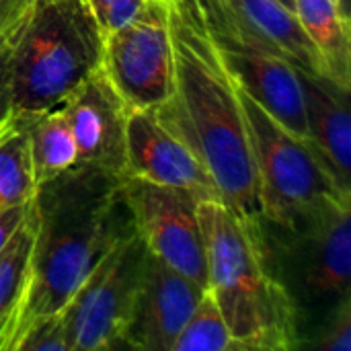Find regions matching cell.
<instances>
[{
  "label": "cell",
  "mask_w": 351,
  "mask_h": 351,
  "mask_svg": "<svg viewBox=\"0 0 351 351\" xmlns=\"http://www.w3.org/2000/svg\"><path fill=\"white\" fill-rule=\"evenodd\" d=\"M169 19L173 93L156 111L195 150L222 204L261 222L259 185L239 86L197 0H169Z\"/></svg>",
  "instance_id": "cell-1"
},
{
  "label": "cell",
  "mask_w": 351,
  "mask_h": 351,
  "mask_svg": "<svg viewBox=\"0 0 351 351\" xmlns=\"http://www.w3.org/2000/svg\"><path fill=\"white\" fill-rule=\"evenodd\" d=\"M33 202V282L21 333L29 323L62 313L99 259L134 226L121 175L99 167L76 165L39 183Z\"/></svg>",
  "instance_id": "cell-2"
},
{
  "label": "cell",
  "mask_w": 351,
  "mask_h": 351,
  "mask_svg": "<svg viewBox=\"0 0 351 351\" xmlns=\"http://www.w3.org/2000/svg\"><path fill=\"white\" fill-rule=\"evenodd\" d=\"M208 286L237 350L286 351L298 346V311L267 265L259 220L220 199L199 202Z\"/></svg>",
  "instance_id": "cell-3"
},
{
  "label": "cell",
  "mask_w": 351,
  "mask_h": 351,
  "mask_svg": "<svg viewBox=\"0 0 351 351\" xmlns=\"http://www.w3.org/2000/svg\"><path fill=\"white\" fill-rule=\"evenodd\" d=\"M103 39L86 0H37L31 23L10 53L14 113L62 109L101 68Z\"/></svg>",
  "instance_id": "cell-4"
},
{
  "label": "cell",
  "mask_w": 351,
  "mask_h": 351,
  "mask_svg": "<svg viewBox=\"0 0 351 351\" xmlns=\"http://www.w3.org/2000/svg\"><path fill=\"white\" fill-rule=\"evenodd\" d=\"M239 97L257 173L261 220L296 232L329 204L351 199L308 140L286 130L241 86Z\"/></svg>",
  "instance_id": "cell-5"
},
{
  "label": "cell",
  "mask_w": 351,
  "mask_h": 351,
  "mask_svg": "<svg viewBox=\"0 0 351 351\" xmlns=\"http://www.w3.org/2000/svg\"><path fill=\"white\" fill-rule=\"evenodd\" d=\"M146 255L148 251L132 226L99 259L62 311L72 351L121 348Z\"/></svg>",
  "instance_id": "cell-6"
},
{
  "label": "cell",
  "mask_w": 351,
  "mask_h": 351,
  "mask_svg": "<svg viewBox=\"0 0 351 351\" xmlns=\"http://www.w3.org/2000/svg\"><path fill=\"white\" fill-rule=\"evenodd\" d=\"M101 70L128 109H158L173 93L169 0H152L105 33Z\"/></svg>",
  "instance_id": "cell-7"
},
{
  "label": "cell",
  "mask_w": 351,
  "mask_h": 351,
  "mask_svg": "<svg viewBox=\"0 0 351 351\" xmlns=\"http://www.w3.org/2000/svg\"><path fill=\"white\" fill-rule=\"evenodd\" d=\"M121 195L146 251L206 288L208 263L199 202L175 187L125 173L121 175Z\"/></svg>",
  "instance_id": "cell-8"
},
{
  "label": "cell",
  "mask_w": 351,
  "mask_h": 351,
  "mask_svg": "<svg viewBox=\"0 0 351 351\" xmlns=\"http://www.w3.org/2000/svg\"><path fill=\"white\" fill-rule=\"evenodd\" d=\"M218 43H237L286 58L302 72L327 76L294 10L278 0H197Z\"/></svg>",
  "instance_id": "cell-9"
},
{
  "label": "cell",
  "mask_w": 351,
  "mask_h": 351,
  "mask_svg": "<svg viewBox=\"0 0 351 351\" xmlns=\"http://www.w3.org/2000/svg\"><path fill=\"white\" fill-rule=\"evenodd\" d=\"M123 173L175 187L197 202L220 199V191L195 150L156 109L128 111Z\"/></svg>",
  "instance_id": "cell-10"
},
{
  "label": "cell",
  "mask_w": 351,
  "mask_h": 351,
  "mask_svg": "<svg viewBox=\"0 0 351 351\" xmlns=\"http://www.w3.org/2000/svg\"><path fill=\"white\" fill-rule=\"evenodd\" d=\"M204 292L206 288L148 253L121 348L173 351Z\"/></svg>",
  "instance_id": "cell-11"
},
{
  "label": "cell",
  "mask_w": 351,
  "mask_h": 351,
  "mask_svg": "<svg viewBox=\"0 0 351 351\" xmlns=\"http://www.w3.org/2000/svg\"><path fill=\"white\" fill-rule=\"evenodd\" d=\"M78 148V165L99 167L113 175L125 171L128 107L103 70L93 72L62 107Z\"/></svg>",
  "instance_id": "cell-12"
},
{
  "label": "cell",
  "mask_w": 351,
  "mask_h": 351,
  "mask_svg": "<svg viewBox=\"0 0 351 351\" xmlns=\"http://www.w3.org/2000/svg\"><path fill=\"white\" fill-rule=\"evenodd\" d=\"M218 47L237 84L286 130L308 140L302 70L263 49L237 43H218Z\"/></svg>",
  "instance_id": "cell-13"
},
{
  "label": "cell",
  "mask_w": 351,
  "mask_h": 351,
  "mask_svg": "<svg viewBox=\"0 0 351 351\" xmlns=\"http://www.w3.org/2000/svg\"><path fill=\"white\" fill-rule=\"evenodd\" d=\"M302 274L315 296L348 294L351 276V199H337L300 230Z\"/></svg>",
  "instance_id": "cell-14"
},
{
  "label": "cell",
  "mask_w": 351,
  "mask_h": 351,
  "mask_svg": "<svg viewBox=\"0 0 351 351\" xmlns=\"http://www.w3.org/2000/svg\"><path fill=\"white\" fill-rule=\"evenodd\" d=\"M308 142L325 160L339 187L351 193L350 88L331 78L302 72Z\"/></svg>",
  "instance_id": "cell-15"
},
{
  "label": "cell",
  "mask_w": 351,
  "mask_h": 351,
  "mask_svg": "<svg viewBox=\"0 0 351 351\" xmlns=\"http://www.w3.org/2000/svg\"><path fill=\"white\" fill-rule=\"evenodd\" d=\"M37 214L35 202L14 237L0 251V351H14L33 282Z\"/></svg>",
  "instance_id": "cell-16"
},
{
  "label": "cell",
  "mask_w": 351,
  "mask_h": 351,
  "mask_svg": "<svg viewBox=\"0 0 351 351\" xmlns=\"http://www.w3.org/2000/svg\"><path fill=\"white\" fill-rule=\"evenodd\" d=\"M294 12L319 51L327 76L343 88H351L350 16L335 0H294Z\"/></svg>",
  "instance_id": "cell-17"
},
{
  "label": "cell",
  "mask_w": 351,
  "mask_h": 351,
  "mask_svg": "<svg viewBox=\"0 0 351 351\" xmlns=\"http://www.w3.org/2000/svg\"><path fill=\"white\" fill-rule=\"evenodd\" d=\"M29 134V150L37 185L78 165V148L64 109L21 115Z\"/></svg>",
  "instance_id": "cell-18"
},
{
  "label": "cell",
  "mask_w": 351,
  "mask_h": 351,
  "mask_svg": "<svg viewBox=\"0 0 351 351\" xmlns=\"http://www.w3.org/2000/svg\"><path fill=\"white\" fill-rule=\"evenodd\" d=\"M35 191L29 134L25 119L16 115L12 128L0 138V210L31 202Z\"/></svg>",
  "instance_id": "cell-19"
},
{
  "label": "cell",
  "mask_w": 351,
  "mask_h": 351,
  "mask_svg": "<svg viewBox=\"0 0 351 351\" xmlns=\"http://www.w3.org/2000/svg\"><path fill=\"white\" fill-rule=\"evenodd\" d=\"M234 341L228 331V325L212 298L206 290L197 306L193 308L191 317L187 319L185 327L177 335L173 351H232Z\"/></svg>",
  "instance_id": "cell-20"
},
{
  "label": "cell",
  "mask_w": 351,
  "mask_h": 351,
  "mask_svg": "<svg viewBox=\"0 0 351 351\" xmlns=\"http://www.w3.org/2000/svg\"><path fill=\"white\" fill-rule=\"evenodd\" d=\"M14 351H72L64 315L58 313L29 323L23 329Z\"/></svg>",
  "instance_id": "cell-21"
},
{
  "label": "cell",
  "mask_w": 351,
  "mask_h": 351,
  "mask_svg": "<svg viewBox=\"0 0 351 351\" xmlns=\"http://www.w3.org/2000/svg\"><path fill=\"white\" fill-rule=\"evenodd\" d=\"M37 0H0V56L10 53L31 23Z\"/></svg>",
  "instance_id": "cell-22"
},
{
  "label": "cell",
  "mask_w": 351,
  "mask_h": 351,
  "mask_svg": "<svg viewBox=\"0 0 351 351\" xmlns=\"http://www.w3.org/2000/svg\"><path fill=\"white\" fill-rule=\"evenodd\" d=\"M317 350L321 351H351V302L350 296L343 294L333 317L325 325Z\"/></svg>",
  "instance_id": "cell-23"
},
{
  "label": "cell",
  "mask_w": 351,
  "mask_h": 351,
  "mask_svg": "<svg viewBox=\"0 0 351 351\" xmlns=\"http://www.w3.org/2000/svg\"><path fill=\"white\" fill-rule=\"evenodd\" d=\"M101 31L109 33L130 21L152 0H86Z\"/></svg>",
  "instance_id": "cell-24"
},
{
  "label": "cell",
  "mask_w": 351,
  "mask_h": 351,
  "mask_svg": "<svg viewBox=\"0 0 351 351\" xmlns=\"http://www.w3.org/2000/svg\"><path fill=\"white\" fill-rule=\"evenodd\" d=\"M12 53V51H10ZM10 53L0 56V138L16 121L12 103V80H10Z\"/></svg>",
  "instance_id": "cell-25"
},
{
  "label": "cell",
  "mask_w": 351,
  "mask_h": 351,
  "mask_svg": "<svg viewBox=\"0 0 351 351\" xmlns=\"http://www.w3.org/2000/svg\"><path fill=\"white\" fill-rule=\"evenodd\" d=\"M31 204H33V199L27 204H21V206H10V208L0 210V251L8 245V241L14 237V232L27 218Z\"/></svg>",
  "instance_id": "cell-26"
},
{
  "label": "cell",
  "mask_w": 351,
  "mask_h": 351,
  "mask_svg": "<svg viewBox=\"0 0 351 351\" xmlns=\"http://www.w3.org/2000/svg\"><path fill=\"white\" fill-rule=\"evenodd\" d=\"M278 2H282L286 8H290V10H294V0H278Z\"/></svg>",
  "instance_id": "cell-27"
},
{
  "label": "cell",
  "mask_w": 351,
  "mask_h": 351,
  "mask_svg": "<svg viewBox=\"0 0 351 351\" xmlns=\"http://www.w3.org/2000/svg\"><path fill=\"white\" fill-rule=\"evenodd\" d=\"M335 2H337V4L341 6V10H343V12H346V14L350 16V12H348V2H346V0H335Z\"/></svg>",
  "instance_id": "cell-28"
},
{
  "label": "cell",
  "mask_w": 351,
  "mask_h": 351,
  "mask_svg": "<svg viewBox=\"0 0 351 351\" xmlns=\"http://www.w3.org/2000/svg\"><path fill=\"white\" fill-rule=\"evenodd\" d=\"M346 2H348V0H346Z\"/></svg>",
  "instance_id": "cell-29"
}]
</instances>
